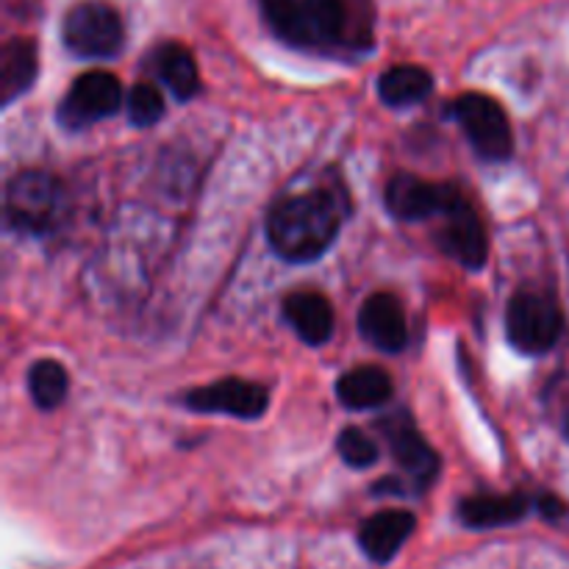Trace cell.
<instances>
[{"instance_id":"20","label":"cell","mask_w":569,"mask_h":569,"mask_svg":"<svg viewBox=\"0 0 569 569\" xmlns=\"http://www.w3.org/2000/svg\"><path fill=\"white\" fill-rule=\"evenodd\" d=\"M67 389H70V378L59 361L42 359L28 370V392L39 409L50 411L64 403Z\"/></svg>"},{"instance_id":"22","label":"cell","mask_w":569,"mask_h":569,"mask_svg":"<svg viewBox=\"0 0 569 569\" xmlns=\"http://www.w3.org/2000/svg\"><path fill=\"white\" fill-rule=\"evenodd\" d=\"M337 450L345 465L359 467V470L372 467L378 461V445L359 428H345L337 439Z\"/></svg>"},{"instance_id":"4","label":"cell","mask_w":569,"mask_h":569,"mask_svg":"<svg viewBox=\"0 0 569 569\" xmlns=\"http://www.w3.org/2000/svg\"><path fill=\"white\" fill-rule=\"evenodd\" d=\"M506 333L520 353L542 356L559 345L565 315L550 295L517 292L506 311Z\"/></svg>"},{"instance_id":"12","label":"cell","mask_w":569,"mask_h":569,"mask_svg":"<svg viewBox=\"0 0 569 569\" xmlns=\"http://www.w3.org/2000/svg\"><path fill=\"white\" fill-rule=\"evenodd\" d=\"M381 431L383 437H387L395 461H398L420 487L431 483L433 476L439 472V459L431 450V445L422 439V433L411 426L409 417H387V420L381 422Z\"/></svg>"},{"instance_id":"1","label":"cell","mask_w":569,"mask_h":569,"mask_svg":"<svg viewBox=\"0 0 569 569\" xmlns=\"http://www.w3.org/2000/svg\"><path fill=\"white\" fill-rule=\"evenodd\" d=\"M272 31L300 48H370V0H261Z\"/></svg>"},{"instance_id":"7","label":"cell","mask_w":569,"mask_h":569,"mask_svg":"<svg viewBox=\"0 0 569 569\" xmlns=\"http://www.w3.org/2000/svg\"><path fill=\"white\" fill-rule=\"evenodd\" d=\"M122 106V87L111 72L92 70L76 78L70 92L64 94L59 106V122L67 131H81L94 126L106 117L117 114Z\"/></svg>"},{"instance_id":"9","label":"cell","mask_w":569,"mask_h":569,"mask_svg":"<svg viewBox=\"0 0 569 569\" xmlns=\"http://www.w3.org/2000/svg\"><path fill=\"white\" fill-rule=\"evenodd\" d=\"M183 406L192 411H206V415H231L239 417V420H256L270 406V395L261 383L226 378V381L192 389L183 398Z\"/></svg>"},{"instance_id":"23","label":"cell","mask_w":569,"mask_h":569,"mask_svg":"<svg viewBox=\"0 0 569 569\" xmlns=\"http://www.w3.org/2000/svg\"><path fill=\"white\" fill-rule=\"evenodd\" d=\"M537 506H539V511H542V515H548V517L565 515V506H561L556 498H539Z\"/></svg>"},{"instance_id":"10","label":"cell","mask_w":569,"mask_h":569,"mask_svg":"<svg viewBox=\"0 0 569 569\" xmlns=\"http://www.w3.org/2000/svg\"><path fill=\"white\" fill-rule=\"evenodd\" d=\"M439 244L448 256H453L459 264L470 270H481L489 256V239L483 231V222L478 220L476 209L465 198H456L450 209L442 214V231Z\"/></svg>"},{"instance_id":"18","label":"cell","mask_w":569,"mask_h":569,"mask_svg":"<svg viewBox=\"0 0 569 569\" xmlns=\"http://www.w3.org/2000/svg\"><path fill=\"white\" fill-rule=\"evenodd\" d=\"M433 78L431 72L415 64H398L389 67L381 78H378V94L387 106L395 109H406V106L422 103L431 94Z\"/></svg>"},{"instance_id":"11","label":"cell","mask_w":569,"mask_h":569,"mask_svg":"<svg viewBox=\"0 0 569 569\" xmlns=\"http://www.w3.org/2000/svg\"><path fill=\"white\" fill-rule=\"evenodd\" d=\"M359 328L361 337L383 353H400L409 342L403 306L389 292H378L365 300L359 311Z\"/></svg>"},{"instance_id":"19","label":"cell","mask_w":569,"mask_h":569,"mask_svg":"<svg viewBox=\"0 0 569 569\" xmlns=\"http://www.w3.org/2000/svg\"><path fill=\"white\" fill-rule=\"evenodd\" d=\"M153 64L161 81L170 87V92L176 94L178 100H189L198 94V64H194L192 53H189L183 44H161L153 56Z\"/></svg>"},{"instance_id":"3","label":"cell","mask_w":569,"mask_h":569,"mask_svg":"<svg viewBox=\"0 0 569 569\" xmlns=\"http://www.w3.org/2000/svg\"><path fill=\"white\" fill-rule=\"evenodd\" d=\"M67 198L59 178L50 172L26 170L6 187V217L17 231L48 233L64 217Z\"/></svg>"},{"instance_id":"2","label":"cell","mask_w":569,"mask_h":569,"mask_svg":"<svg viewBox=\"0 0 569 569\" xmlns=\"http://www.w3.org/2000/svg\"><path fill=\"white\" fill-rule=\"evenodd\" d=\"M342 226V206L331 192L295 194L270 211L267 237L283 261L306 264L326 253Z\"/></svg>"},{"instance_id":"16","label":"cell","mask_w":569,"mask_h":569,"mask_svg":"<svg viewBox=\"0 0 569 569\" xmlns=\"http://www.w3.org/2000/svg\"><path fill=\"white\" fill-rule=\"evenodd\" d=\"M337 395L348 409H376L392 398V378L381 367H356L337 381Z\"/></svg>"},{"instance_id":"8","label":"cell","mask_w":569,"mask_h":569,"mask_svg":"<svg viewBox=\"0 0 569 569\" xmlns=\"http://www.w3.org/2000/svg\"><path fill=\"white\" fill-rule=\"evenodd\" d=\"M459 194V189L450 187V183H431L409 176V172H400L387 183V198L383 200H387V209L395 220L420 222L428 217H442Z\"/></svg>"},{"instance_id":"21","label":"cell","mask_w":569,"mask_h":569,"mask_svg":"<svg viewBox=\"0 0 569 569\" xmlns=\"http://www.w3.org/2000/svg\"><path fill=\"white\" fill-rule=\"evenodd\" d=\"M164 117V98L153 83H137L128 94V120L137 128H150Z\"/></svg>"},{"instance_id":"5","label":"cell","mask_w":569,"mask_h":569,"mask_svg":"<svg viewBox=\"0 0 569 569\" xmlns=\"http://www.w3.org/2000/svg\"><path fill=\"white\" fill-rule=\"evenodd\" d=\"M61 37H64L67 50L81 59H109L120 53L126 31H122L120 14L109 3L83 0L67 11Z\"/></svg>"},{"instance_id":"17","label":"cell","mask_w":569,"mask_h":569,"mask_svg":"<svg viewBox=\"0 0 569 569\" xmlns=\"http://www.w3.org/2000/svg\"><path fill=\"white\" fill-rule=\"evenodd\" d=\"M37 78V44L31 39H9L0 50V92L3 103L20 98Z\"/></svg>"},{"instance_id":"6","label":"cell","mask_w":569,"mask_h":569,"mask_svg":"<svg viewBox=\"0 0 569 569\" xmlns=\"http://www.w3.org/2000/svg\"><path fill=\"white\" fill-rule=\"evenodd\" d=\"M448 114L465 128L467 139H470L478 156L489 161L509 159L511 150H515V137H511L509 117L500 109L498 100L487 98V94L467 92L450 103Z\"/></svg>"},{"instance_id":"24","label":"cell","mask_w":569,"mask_h":569,"mask_svg":"<svg viewBox=\"0 0 569 569\" xmlns=\"http://www.w3.org/2000/svg\"><path fill=\"white\" fill-rule=\"evenodd\" d=\"M565 433H567V439H569V415H567V422H565Z\"/></svg>"},{"instance_id":"13","label":"cell","mask_w":569,"mask_h":569,"mask_svg":"<svg viewBox=\"0 0 569 569\" xmlns=\"http://www.w3.org/2000/svg\"><path fill=\"white\" fill-rule=\"evenodd\" d=\"M415 528H417V517L411 515V511H403V509L378 511V515H372L370 520L361 526L359 545L372 561L387 565V561H392L395 556L400 553V548L409 542Z\"/></svg>"},{"instance_id":"14","label":"cell","mask_w":569,"mask_h":569,"mask_svg":"<svg viewBox=\"0 0 569 569\" xmlns=\"http://www.w3.org/2000/svg\"><path fill=\"white\" fill-rule=\"evenodd\" d=\"M283 317L295 328L306 345H326L333 333V309L326 295L320 292H292L283 300Z\"/></svg>"},{"instance_id":"15","label":"cell","mask_w":569,"mask_h":569,"mask_svg":"<svg viewBox=\"0 0 569 569\" xmlns=\"http://www.w3.org/2000/svg\"><path fill=\"white\" fill-rule=\"evenodd\" d=\"M531 511V500L526 495H476L459 503V520L467 528L487 531V528H503L520 522Z\"/></svg>"}]
</instances>
